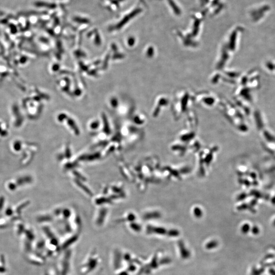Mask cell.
<instances>
[{"label":"cell","mask_w":275,"mask_h":275,"mask_svg":"<svg viewBox=\"0 0 275 275\" xmlns=\"http://www.w3.org/2000/svg\"><path fill=\"white\" fill-rule=\"evenodd\" d=\"M101 259L97 251L92 250L85 258L80 268V273L83 275H87L93 272L98 268Z\"/></svg>","instance_id":"1"},{"label":"cell","mask_w":275,"mask_h":275,"mask_svg":"<svg viewBox=\"0 0 275 275\" xmlns=\"http://www.w3.org/2000/svg\"><path fill=\"white\" fill-rule=\"evenodd\" d=\"M66 252L64 254L63 260L60 263V275H68L70 272V264H71V257L72 251L71 250H66Z\"/></svg>","instance_id":"2"},{"label":"cell","mask_w":275,"mask_h":275,"mask_svg":"<svg viewBox=\"0 0 275 275\" xmlns=\"http://www.w3.org/2000/svg\"><path fill=\"white\" fill-rule=\"evenodd\" d=\"M112 265L113 268H115V272L122 269V266L124 265L123 253L119 249L114 250L112 257Z\"/></svg>","instance_id":"3"},{"label":"cell","mask_w":275,"mask_h":275,"mask_svg":"<svg viewBox=\"0 0 275 275\" xmlns=\"http://www.w3.org/2000/svg\"><path fill=\"white\" fill-rule=\"evenodd\" d=\"M179 247H180L181 257L183 258H187L190 256V252L185 248V246L183 245V243H180Z\"/></svg>","instance_id":"4"},{"label":"cell","mask_w":275,"mask_h":275,"mask_svg":"<svg viewBox=\"0 0 275 275\" xmlns=\"http://www.w3.org/2000/svg\"><path fill=\"white\" fill-rule=\"evenodd\" d=\"M218 246V243L216 241H211L208 242L207 244L206 245V248L207 249H213L216 248Z\"/></svg>","instance_id":"5"},{"label":"cell","mask_w":275,"mask_h":275,"mask_svg":"<svg viewBox=\"0 0 275 275\" xmlns=\"http://www.w3.org/2000/svg\"><path fill=\"white\" fill-rule=\"evenodd\" d=\"M150 232H154L155 233H157L159 234H164L166 232V231L164 229L161 228H152L151 230H149Z\"/></svg>","instance_id":"6"}]
</instances>
